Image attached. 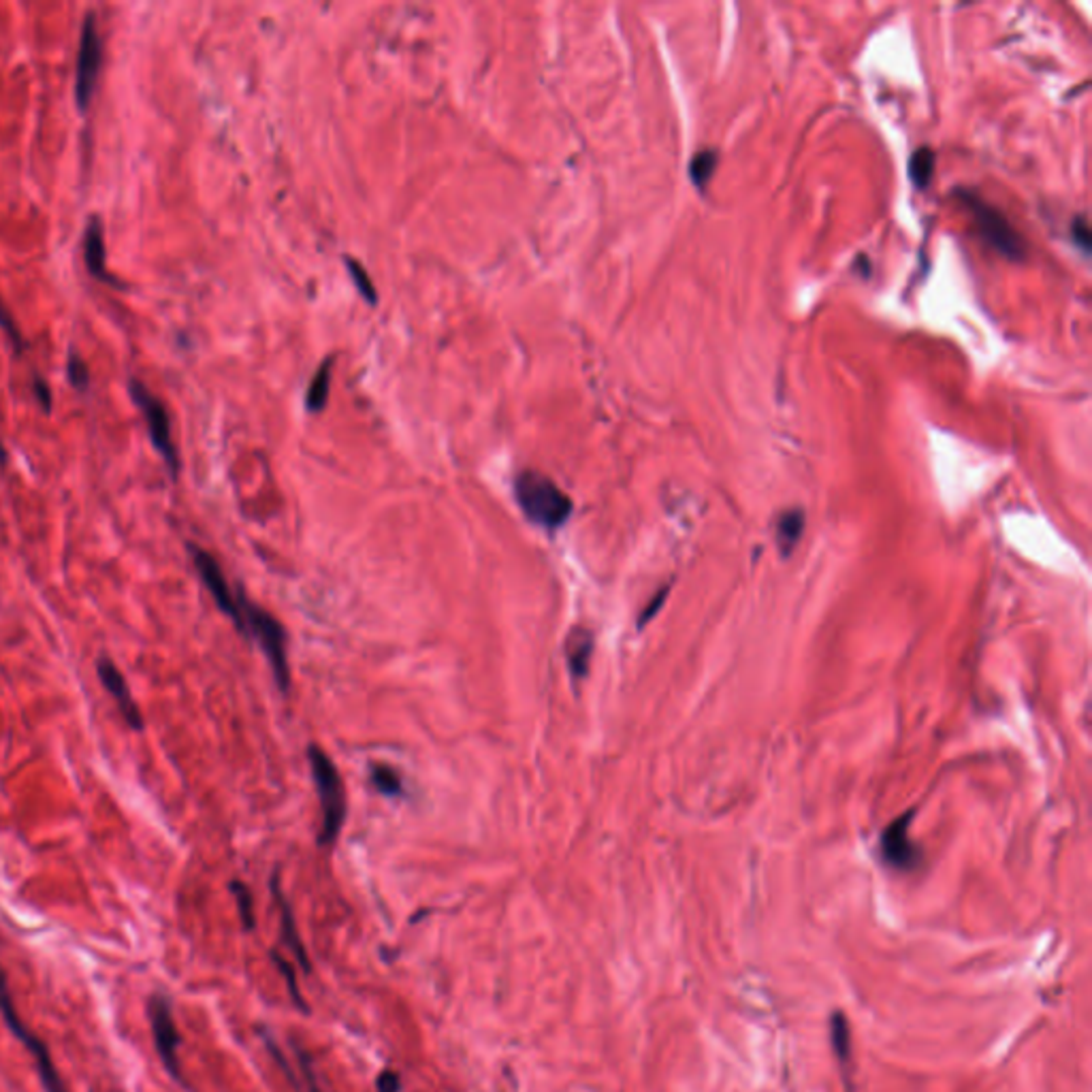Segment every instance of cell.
Wrapping results in <instances>:
<instances>
[{
  "mask_svg": "<svg viewBox=\"0 0 1092 1092\" xmlns=\"http://www.w3.org/2000/svg\"><path fill=\"white\" fill-rule=\"evenodd\" d=\"M271 890H273V896H276L278 901V907H280V918H282V939L286 941V945L292 949V953H295V959L299 961V965L303 967L305 973H309L311 965H309V959H307V951L301 943V937H299V928H297V922H295V915H292V909L288 905V901L284 899V892L280 888V880L278 875L271 880Z\"/></svg>",
  "mask_w": 1092,
  "mask_h": 1092,
  "instance_id": "cell-13",
  "label": "cell"
},
{
  "mask_svg": "<svg viewBox=\"0 0 1092 1092\" xmlns=\"http://www.w3.org/2000/svg\"><path fill=\"white\" fill-rule=\"evenodd\" d=\"M830 1041H832L836 1059L841 1063H847L851 1055V1041H849V1026L841 1011H834L830 1018Z\"/></svg>",
  "mask_w": 1092,
  "mask_h": 1092,
  "instance_id": "cell-17",
  "label": "cell"
},
{
  "mask_svg": "<svg viewBox=\"0 0 1092 1092\" xmlns=\"http://www.w3.org/2000/svg\"><path fill=\"white\" fill-rule=\"evenodd\" d=\"M515 497L523 515L546 532L559 530L572 515V499L555 480L536 470H523L515 478Z\"/></svg>",
  "mask_w": 1092,
  "mask_h": 1092,
  "instance_id": "cell-1",
  "label": "cell"
},
{
  "mask_svg": "<svg viewBox=\"0 0 1092 1092\" xmlns=\"http://www.w3.org/2000/svg\"><path fill=\"white\" fill-rule=\"evenodd\" d=\"M84 263L90 271V276L118 286V280L111 276L107 267V246H105V226L99 216H92L86 231H84Z\"/></svg>",
  "mask_w": 1092,
  "mask_h": 1092,
  "instance_id": "cell-12",
  "label": "cell"
},
{
  "mask_svg": "<svg viewBox=\"0 0 1092 1092\" xmlns=\"http://www.w3.org/2000/svg\"><path fill=\"white\" fill-rule=\"evenodd\" d=\"M346 265H348L350 276H353V280H355V284H357V288H359L361 295H363L369 303H376V301H378L376 286H374L372 280H369V276L365 273V269H363L355 259H346Z\"/></svg>",
  "mask_w": 1092,
  "mask_h": 1092,
  "instance_id": "cell-24",
  "label": "cell"
},
{
  "mask_svg": "<svg viewBox=\"0 0 1092 1092\" xmlns=\"http://www.w3.org/2000/svg\"><path fill=\"white\" fill-rule=\"evenodd\" d=\"M297 1050V1059H299V1065H301V1071H303V1078H305V1084H307V1090L309 1092H323L318 1080H316V1074H314V1067H311V1061L309 1057L305 1055V1052L301 1048H295Z\"/></svg>",
  "mask_w": 1092,
  "mask_h": 1092,
  "instance_id": "cell-26",
  "label": "cell"
},
{
  "mask_svg": "<svg viewBox=\"0 0 1092 1092\" xmlns=\"http://www.w3.org/2000/svg\"><path fill=\"white\" fill-rule=\"evenodd\" d=\"M331 359L323 361L318 372L314 374V378H311L309 386H307V395H305V405L309 407V413H321V410L325 407L327 399H329V388H331Z\"/></svg>",
  "mask_w": 1092,
  "mask_h": 1092,
  "instance_id": "cell-16",
  "label": "cell"
},
{
  "mask_svg": "<svg viewBox=\"0 0 1092 1092\" xmlns=\"http://www.w3.org/2000/svg\"><path fill=\"white\" fill-rule=\"evenodd\" d=\"M0 465H7V451L3 446V440H0Z\"/></svg>",
  "mask_w": 1092,
  "mask_h": 1092,
  "instance_id": "cell-31",
  "label": "cell"
},
{
  "mask_svg": "<svg viewBox=\"0 0 1092 1092\" xmlns=\"http://www.w3.org/2000/svg\"><path fill=\"white\" fill-rule=\"evenodd\" d=\"M969 205L975 211V220H978L984 238L1003 252L1009 259H1020L1024 255V248L1020 238L1013 233V229L1007 224V220L1001 216L997 209L988 207L986 203H980L975 197H969Z\"/></svg>",
  "mask_w": 1092,
  "mask_h": 1092,
  "instance_id": "cell-10",
  "label": "cell"
},
{
  "mask_svg": "<svg viewBox=\"0 0 1092 1092\" xmlns=\"http://www.w3.org/2000/svg\"><path fill=\"white\" fill-rule=\"evenodd\" d=\"M32 391H34V397L38 399V403H41V405H43V410H48V413H50V410H52V391H50V386H48V382H46L43 378H38V376H34V382H32Z\"/></svg>",
  "mask_w": 1092,
  "mask_h": 1092,
  "instance_id": "cell-28",
  "label": "cell"
},
{
  "mask_svg": "<svg viewBox=\"0 0 1092 1092\" xmlns=\"http://www.w3.org/2000/svg\"><path fill=\"white\" fill-rule=\"evenodd\" d=\"M238 632L255 640L265 653L269 666L276 676L278 688L286 692L290 688V668L286 651V632L282 623L269 611L252 602L240 587V626Z\"/></svg>",
  "mask_w": 1092,
  "mask_h": 1092,
  "instance_id": "cell-2",
  "label": "cell"
},
{
  "mask_svg": "<svg viewBox=\"0 0 1092 1092\" xmlns=\"http://www.w3.org/2000/svg\"><path fill=\"white\" fill-rule=\"evenodd\" d=\"M271 959H273V963H276V967L280 969L282 978H284V982H286V986H288V994L292 997V1001H295V1005H297L301 1011H307V1003L303 1001L301 992H299V984H297V973H295V969H292V967L282 959V956H280L278 951H271Z\"/></svg>",
  "mask_w": 1092,
  "mask_h": 1092,
  "instance_id": "cell-23",
  "label": "cell"
},
{
  "mask_svg": "<svg viewBox=\"0 0 1092 1092\" xmlns=\"http://www.w3.org/2000/svg\"><path fill=\"white\" fill-rule=\"evenodd\" d=\"M148 1020L152 1026L154 1048L159 1052V1059L165 1065L167 1074L182 1082V1067L178 1059V1048L182 1043L178 1024L173 1018V1003L165 992H152L148 999Z\"/></svg>",
  "mask_w": 1092,
  "mask_h": 1092,
  "instance_id": "cell-7",
  "label": "cell"
},
{
  "mask_svg": "<svg viewBox=\"0 0 1092 1092\" xmlns=\"http://www.w3.org/2000/svg\"><path fill=\"white\" fill-rule=\"evenodd\" d=\"M0 1016H3L7 1028L13 1032L15 1039L22 1041V1045L32 1055L38 1080H41L46 1092H69V1086L61 1078V1074H58L46 1041L38 1035H34V1032L22 1020V1016L17 1013V1007L13 1003L11 990L7 984V973L3 967H0Z\"/></svg>",
  "mask_w": 1092,
  "mask_h": 1092,
  "instance_id": "cell-4",
  "label": "cell"
},
{
  "mask_svg": "<svg viewBox=\"0 0 1092 1092\" xmlns=\"http://www.w3.org/2000/svg\"><path fill=\"white\" fill-rule=\"evenodd\" d=\"M67 378H69V382L73 384V388H77V391H88V386H90V372H88L86 361L82 359L80 353H77V350H71V353H69V359H67Z\"/></svg>",
  "mask_w": 1092,
  "mask_h": 1092,
  "instance_id": "cell-21",
  "label": "cell"
},
{
  "mask_svg": "<svg viewBox=\"0 0 1092 1092\" xmlns=\"http://www.w3.org/2000/svg\"><path fill=\"white\" fill-rule=\"evenodd\" d=\"M188 551H190L194 568H197L199 578L205 584V589L209 592L213 602H216L220 613H224L233 621V626L238 628L240 626V587L238 589L231 587L229 578L224 576L222 565L209 551L201 549V546L197 544H188Z\"/></svg>",
  "mask_w": 1092,
  "mask_h": 1092,
  "instance_id": "cell-8",
  "label": "cell"
},
{
  "mask_svg": "<svg viewBox=\"0 0 1092 1092\" xmlns=\"http://www.w3.org/2000/svg\"><path fill=\"white\" fill-rule=\"evenodd\" d=\"M805 530V515L801 511H788L782 515L777 523V544L779 551L784 555H790L794 546L801 540Z\"/></svg>",
  "mask_w": 1092,
  "mask_h": 1092,
  "instance_id": "cell-15",
  "label": "cell"
},
{
  "mask_svg": "<svg viewBox=\"0 0 1092 1092\" xmlns=\"http://www.w3.org/2000/svg\"><path fill=\"white\" fill-rule=\"evenodd\" d=\"M715 165H717V152L715 150H702V152H698L694 156V161L690 165V175H692V180H694V184L698 188H702L711 180Z\"/></svg>",
  "mask_w": 1092,
  "mask_h": 1092,
  "instance_id": "cell-20",
  "label": "cell"
},
{
  "mask_svg": "<svg viewBox=\"0 0 1092 1092\" xmlns=\"http://www.w3.org/2000/svg\"><path fill=\"white\" fill-rule=\"evenodd\" d=\"M103 65V38L99 30V22L96 15L90 11L80 32V48H77V65H75V103L77 109L86 113L90 109L92 96L99 86V75Z\"/></svg>",
  "mask_w": 1092,
  "mask_h": 1092,
  "instance_id": "cell-6",
  "label": "cell"
},
{
  "mask_svg": "<svg viewBox=\"0 0 1092 1092\" xmlns=\"http://www.w3.org/2000/svg\"><path fill=\"white\" fill-rule=\"evenodd\" d=\"M1071 231H1074V242L1080 244L1088 252L1090 250V229H1088L1086 218H1076Z\"/></svg>",
  "mask_w": 1092,
  "mask_h": 1092,
  "instance_id": "cell-29",
  "label": "cell"
},
{
  "mask_svg": "<svg viewBox=\"0 0 1092 1092\" xmlns=\"http://www.w3.org/2000/svg\"><path fill=\"white\" fill-rule=\"evenodd\" d=\"M369 777H372V784L374 788L384 794V796H399L403 792V782L401 777L395 768L386 766V764H374L372 770H369Z\"/></svg>",
  "mask_w": 1092,
  "mask_h": 1092,
  "instance_id": "cell-19",
  "label": "cell"
},
{
  "mask_svg": "<svg viewBox=\"0 0 1092 1092\" xmlns=\"http://www.w3.org/2000/svg\"><path fill=\"white\" fill-rule=\"evenodd\" d=\"M307 759H309L311 777H314V786L318 792L321 811H323V828L318 834V843L323 847H329L338 841V836L346 822V811H348L346 790H344L342 775L338 766L334 764V759H331L318 745H309Z\"/></svg>",
  "mask_w": 1092,
  "mask_h": 1092,
  "instance_id": "cell-3",
  "label": "cell"
},
{
  "mask_svg": "<svg viewBox=\"0 0 1092 1092\" xmlns=\"http://www.w3.org/2000/svg\"><path fill=\"white\" fill-rule=\"evenodd\" d=\"M666 596H668V587H664V589H661V592H659V594H657V596H655V598H653V600H651V602L647 604V609H645V613H642V615H640V619H638V626H640V628H642V626H645V623H647L649 619H653V615H655V613L659 611V607H661V604H664Z\"/></svg>",
  "mask_w": 1092,
  "mask_h": 1092,
  "instance_id": "cell-30",
  "label": "cell"
},
{
  "mask_svg": "<svg viewBox=\"0 0 1092 1092\" xmlns=\"http://www.w3.org/2000/svg\"><path fill=\"white\" fill-rule=\"evenodd\" d=\"M911 817H913V813H907V815H901L899 819H894V822L882 834L884 860L890 867L899 869V871H909V869H913L915 864H918V860H920V853H918V849L913 847L911 838H909Z\"/></svg>",
  "mask_w": 1092,
  "mask_h": 1092,
  "instance_id": "cell-11",
  "label": "cell"
},
{
  "mask_svg": "<svg viewBox=\"0 0 1092 1092\" xmlns=\"http://www.w3.org/2000/svg\"><path fill=\"white\" fill-rule=\"evenodd\" d=\"M231 892H233V896H236V901H238L244 928H246V930H252V928H255V903H252V892H250L248 886L242 884V882H231Z\"/></svg>",
  "mask_w": 1092,
  "mask_h": 1092,
  "instance_id": "cell-22",
  "label": "cell"
},
{
  "mask_svg": "<svg viewBox=\"0 0 1092 1092\" xmlns=\"http://www.w3.org/2000/svg\"><path fill=\"white\" fill-rule=\"evenodd\" d=\"M376 1086H378V1092H399L401 1090V1080H399V1076L395 1074V1071L384 1069L382 1074L378 1076Z\"/></svg>",
  "mask_w": 1092,
  "mask_h": 1092,
  "instance_id": "cell-27",
  "label": "cell"
},
{
  "mask_svg": "<svg viewBox=\"0 0 1092 1092\" xmlns=\"http://www.w3.org/2000/svg\"><path fill=\"white\" fill-rule=\"evenodd\" d=\"M96 674H99L101 686L107 690V694L115 702V707H118L122 719L126 721V726L134 732H144L146 719L128 688L126 676L122 674L118 666H115V661L107 655H101L99 659H96Z\"/></svg>",
  "mask_w": 1092,
  "mask_h": 1092,
  "instance_id": "cell-9",
  "label": "cell"
},
{
  "mask_svg": "<svg viewBox=\"0 0 1092 1092\" xmlns=\"http://www.w3.org/2000/svg\"><path fill=\"white\" fill-rule=\"evenodd\" d=\"M594 653V634L587 628H574L565 642V657L574 678H584L589 670V661Z\"/></svg>",
  "mask_w": 1092,
  "mask_h": 1092,
  "instance_id": "cell-14",
  "label": "cell"
},
{
  "mask_svg": "<svg viewBox=\"0 0 1092 1092\" xmlns=\"http://www.w3.org/2000/svg\"><path fill=\"white\" fill-rule=\"evenodd\" d=\"M0 329H3V331H5V336H7V338H9V342L13 344V348H15V353H19V355H22V353H24V350H26V346H28V344H26V340H24V336H22V331H19V329H17V325H15L13 316L9 314V311H7V307H5V303H3V301H0Z\"/></svg>",
  "mask_w": 1092,
  "mask_h": 1092,
  "instance_id": "cell-25",
  "label": "cell"
},
{
  "mask_svg": "<svg viewBox=\"0 0 1092 1092\" xmlns=\"http://www.w3.org/2000/svg\"><path fill=\"white\" fill-rule=\"evenodd\" d=\"M128 395H130L132 403L142 410L146 427H148V434H150V440H152V446L156 448V453L163 457L167 470H169V476L175 480L180 474V455H178V448H175V444H173L171 419H169L165 403L159 397H156L142 380H136V378L128 380Z\"/></svg>",
  "mask_w": 1092,
  "mask_h": 1092,
  "instance_id": "cell-5",
  "label": "cell"
},
{
  "mask_svg": "<svg viewBox=\"0 0 1092 1092\" xmlns=\"http://www.w3.org/2000/svg\"><path fill=\"white\" fill-rule=\"evenodd\" d=\"M932 169H934V152L930 148H920L915 150L911 161H909V175L913 184L918 186L920 190H924L932 178Z\"/></svg>",
  "mask_w": 1092,
  "mask_h": 1092,
  "instance_id": "cell-18",
  "label": "cell"
}]
</instances>
